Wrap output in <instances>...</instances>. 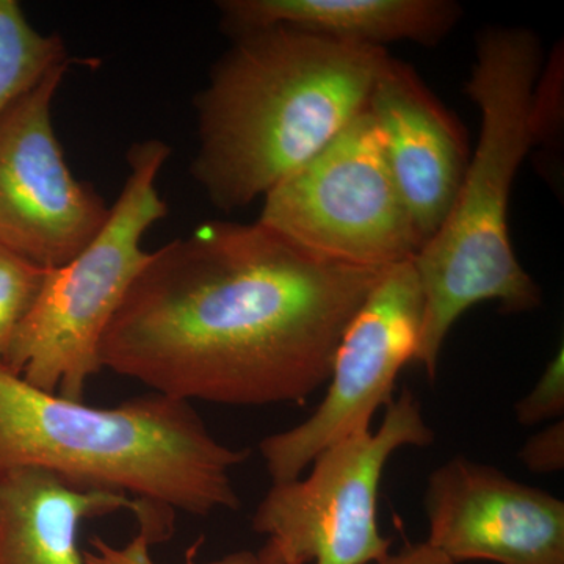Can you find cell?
<instances>
[{
    "instance_id": "8",
    "label": "cell",
    "mask_w": 564,
    "mask_h": 564,
    "mask_svg": "<svg viewBox=\"0 0 564 564\" xmlns=\"http://www.w3.org/2000/svg\"><path fill=\"white\" fill-rule=\"evenodd\" d=\"M422 310L414 259L380 274L337 345L317 410L259 444L273 484L302 477L323 448L370 429L375 413L393 402L397 377L417 350Z\"/></svg>"
},
{
    "instance_id": "5",
    "label": "cell",
    "mask_w": 564,
    "mask_h": 564,
    "mask_svg": "<svg viewBox=\"0 0 564 564\" xmlns=\"http://www.w3.org/2000/svg\"><path fill=\"white\" fill-rule=\"evenodd\" d=\"M170 152L161 140L133 144L131 172L101 231L65 265L47 270L2 359L25 383L84 402L88 381L102 370L104 334L150 259L141 240L169 214L158 180Z\"/></svg>"
},
{
    "instance_id": "20",
    "label": "cell",
    "mask_w": 564,
    "mask_h": 564,
    "mask_svg": "<svg viewBox=\"0 0 564 564\" xmlns=\"http://www.w3.org/2000/svg\"><path fill=\"white\" fill-rule=\"evenodd\" d=\"M373 564H455L440 551L432 547L426 541L417 544H408L395 554H389L386 558Z\"/></svg>"
},
{
    "instance_id": "1",
    "label": "cell",
    "mask_w": 564,
    "mask_h": 564,
    "mask_svg": "<svg viewBox=\"0 0 564 564\" xmlns=\"http://www.w3.org/2000/svg\"><path fill=\"white\" fill-rule=\"evenodd\" d=\"M383 272L322 261L259 221L204 223L150 252L102 369L188 403H304Z\"/></svg>"
},
{
    "instance_id": "12",
    "label": "cell",
    "mask_w": 564,
    "mask_h": 564,
    "mask_svg": "<svg viewBox=\"0 0 564 564\" xmlns=\"http://www.w3.org/2000/svg\"><path fill=\"white\" fill-rule=\"evenodd\" d=\"M131 511L151 544L173 522L124 494L80 488L33 467L0 470V564H85L80 527L99 516Z\"/></svg>"
},
{
    "instance_id": "3",
    "label": "cell",
    "mask_w": 564,
    "mask_h": 564,
    "mask_svg": "<svg viewBox=\"0 0 564 564\" xmlns=\"http://www.w3.org/2000/svg\"><path fill=\"white\" fill-rule=\"evenodd\" d=\"M248 456L220 443L184 400L150 392L88 406L25 383L0 361V470L33 467L124 494L173 522L174 511H236L231 473Z\"/></svg>"
},
{
    "instance_id": "10",
    "label": "cell",
    "mask_w": 564,
    "mask_h": 564,
    "mask_svg": "<svg viewBox=\"0 0 564 564\" xmlns=\"http://www.w3.org/2000/svg\"><path fill=\"white\" fill-rule=\"evenodd\" d=\"M426 543L455 564H564V502L455 456L429 478Z\"/></svg>"
},
{
    "instance_id": "9",
    "label": "cell",
    "mask_w": 564,
    "mask_h": 564,
    "mask_svg": "<svg viewBox=\"0 0 564 564\" xmlns=\"http://www.w3.org/2000/svg\"><path fill=\"white\" fill-rule=\"evenodd\" d=\"M52 68L0 117V245L44 270L91 242L110 207L74 177L52 124V102L69 63Z\"/></svg>"
},
{
    "instance_id": "6",
    "label": "cell",
    "mask_w": 564,
    "mask_h": 564,
    "mask_svg": "<svg viewBox=\"0 0 564 564\" xmlns=\"http://www.w3.org/2000/svg\"><path fill=\"white\" fill-rule=\"evenodd\" d=\"M433 430L404 389L386 408L377 432L362 429L323 448L306 478L273 484L252 514L265 536L258 564H373L391 554L378 527L377 500L389 458L429 447Z\"/></svg>"
},
{
    "instance_id": "15",
    "label": "cell",
    "mask_w": 564,
    "mask_h": 564,
    "mask_svg": "<svg viewBox=\"0 0 564 564\" xmlns=\"http://www.w3.org/2000/svg\"><path fill=\"white\" fill-rule=\"evenodd\" d=\"M46 273L47 270L0 245V361L35 303Z\"/></svg>"
},
{
    "instance_id": "19",
    "label": "cell",
    "mask_w": 564,
    "mask_h": 564,
    "mask_svg": "<svg viewBox=\"0 0 564 564\" xmlns=\"http://www.w3.org/2000/svg\"><path fill=\"white\" fill-rule=\"evenodd\" d=\"M519 459L533 474H555L564 469V422L551 423L533 434L521 447Z\"/></svg>"
},
{
    "instance_id": "4",
    "label": "cell",
    "mask_w": 564,
    "mask_h": 564,
    "mask_svg": "<svg viewBox=\"0 0 564 564\" xmlns=\"http://www.w3.org/2000/svg\"><path fill=\"white\" fill-rule=\"evenodd\" d=\"M543 65L533 32L492 28L477 40L467 96L481 126L458 195L433 239L415 254L423 310L413 361L434 381L452 326L481 302L507 314L541 306L543 293L516 258L508 228L511 187L534 147L532 104Z\"/></svg>"
},
{
    "instance_id": "7",
    "label": "cell",
    "mask_w": 564,
    "mask_h": 564,
    "mask_svg": "<svg viewBox=\"0 0 564 564\" xmlns=\"http://www.w3.org/2000/svg\"><path fill=\"white\" fill-rule=\"evenodd\" d=\"M258 221L314 258L356 269L381 272L421 250L369 107L267 192Z\"/></svg>"
},
{
    "instance_id": "14",
    "label": "cell",
    "mask_w": 564,
    "mask_h": 564,
    "mask_svg": "<svg viewBox=\"0 0 564 564\" xmlns=\"http://www.w3.org/2000/svg\"><path fill=\"white\" fill-rule=\"evenodd\" d=\"M68 61L61 36L36 31L17 0H0V117L52 68Z\"/></svg>"
},
{
    "instance_id": "13",
    "label": "cell",
    "mask_w": 564,
    "mask_h": 564,
    "mask_svg": "<svg viewBox=\"0 0 564 564\" xmlns=\"http://www.w3.org/2000/svg\"><path fill=\"white\" fill-rule=\"evenodd\" d=\"M217 7L231 36L289 25L377 47L392 41L434 46L463 13L451 0H223Z\"/></svg>"
},
{
    "instance_id": "17",
    "label": "cell",
    "mask_w": 564,
    "mask_h": 564,
    "mask_svg": "<svg viewBox=\"0 0 564 564\" xmlns=\"http://www.w3.org/2000/svg\"><path fill=\"white\" fill-rule=\"evenodd\" d=\"M563 124V55L554 54L543 79L538 77L533 93L532 128L534 147L558 137Z\"/></svg>"
},
{
    "instance_id": "11",
    "label": "cell",
    "mask_w": 564,
    "mask_h": 564,
    "mask_svg": "<svg viewBox=\"0 0 564 564\" xmlns=\"http://www.w3.org/2000/svg\"><path fill=\"white\" fill-rule=\"evenodd\" d=\"M367 107L423 248L447 218L469 165L464 131L415 70L392 57L386 58Z\"/></svg>"
},
{
    "instance_id": "2",
    "label": "cell",
    "mask_w": 564,
    "mask_h": 564,
    "mask_svg": "<svg viewBox=\"0 0 564 564\" xmlns=\"http://www.w3.org/2000/svg\"><path fill=\"white\" fill-rule=\"evenodd\" d=\"M195 98L193 180L231 214L265 196L366 109L389 57L289 25L232 36Z\"/></svg>"
},
{
    "instance_id": "18",
    "label": "cell",
    "mask_w": 564,
    "mask_h": 564,
    "mask_svg": "<svg viewBox=\"0 0 564 564\" xmlns=\"http://www.w3.org/2000/svg\"><path fill=\"white\" fill-rule=\"evenodd\" d=\"M150 547V541L141 532L121 547H115L102 538L95 536L90 540V549L82 552V555L85 564H155ZM210 564H258V558L252 552L240 551Z\"/></svg>"
},
{
    "instance_id": "16",
    "label": "cell",
    "mask_w": 564,
    "mask_h": 564,
    "mask_svg": "<svg viewBox=\"0 0 564 564\" xmlns=\"http://www.w3.org/2000/svg\"><path fill=\"white\" fill-rule=\"evenodd\" d=\"M518 422L524 426L558 421L564 414V348L556 350L532 391L514 404Z\"/></svg>"
}]
</instances>
